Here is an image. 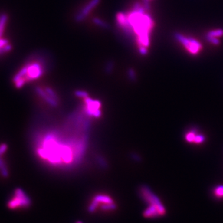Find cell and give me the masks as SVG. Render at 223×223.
Here are the masks:
<instances>
[{"label": "cell", "mask_w": 223, "mask_h": 223, "mask_svg": "<svg viewBox=\"0 0 223 223\" xmlns=\"http://www.w3.org/2000/svg\"><path fill=\"white\" fill-rule=\"evenodd\" d=\"M128 76L131 80L134 81L136 80V74L135 73V71L132 69H130L128 71Z\"/></svg>", "instance_id": "obj_21"}, {"label": "cell", "mask_w": 223, "mask_h": 223, "mask_svg": "<svg viewBox=\"0 0 223 223\" xmlns=\"http://www.w3.org/2000/svg\"><path fill=\"white\" fill-rule=\"evenodd\" d=\"M32 204L31 199L21 188H17L13 192L12 197L8 202L7 206L10 209L28 208Z\"/></svg>", "instance_id": "obj_4"}, {"label": "cell", "mask_w": 223, "mask_h": 223, "mask_svg": "<svg viewBox=\"0 0 223 223\" xmlns=\"http://www.w3.org/2000/svg\"><path fill=\"white\" fill-rule=\"evenodd\" d=\"M0 174L4 178H8L9 175L8 167L5 160L2 158V156L0 157Z\"/></svg>", "instance_id": "obj_12"}, {"label": "cell", "mask_w": 223, "mask_h": 223, "mask_svg": "<svg viewBox=\"0 0 223 223\" xmlns=\"http://www.w3.org/2000/svg\"><path fill=\"white\" fill-rule=\"evenodd\" d=\"M214 195L218 198H223V185H219L216 187L213 190Z\"/></svg>", "instance_id": "obj_17"}, {"label": "cell", "mask_w": 223, "mask_h": 223, "mask_svg": "<svg viewBox=\"0 0 223 223\" xmlns=\"http://www.w3.org/2000/svg\"><path fill=\"white\" fill-rule=\"evenodd\" d=\"M35 93L40 99L50 107L55 108L59 106V96L55 90L50 87L37 86L35 87Z\"/></svg>", "instance_id": "obj_5"}, {"label": "cell", "mask_w": 223, "mask_h": 223, "mask_svg": "<svg viewBox=\"0 0 223 223\" xmlns=\"http://www.w3.org/2000/svg\"><path fill=\"white\" fill-rule=\"evenodd\" d=\"M139 194L141 197L149 205L155 206L158 208L163 216L166 214V209L162 203L151 189L146 185H142L139 188Z\"/></svg>", "instance_id": "obj_6"}, {"label": "cell", "mask_w": 223, "mask_h": 223, "mask_svg": "<svg viewBox=\"0 0 223 223\" xmlns=\"http://www.w3.org/2000/svg\"><path fill=\"white\" fill-rule=\"evenodd\" d=\"M223 35L222 29H216L209 31L207 34V38H217Z\"/></svg>", "instance_id": "obj_14"}, {"label": "cell", "mask_w": 223, "mask_h": 223, "mask_svg": "<svg viewBox=\"0 0 223 223\" xmlns=\"http://www.w3.org/2000/svg\"><path fill=\"white\" fill-rule=\"evenodd\" d=\"M100 0H90V1L81 9V11L76 16V21L80 22L83 21L99 3Z\"/></svg>", "instance_id": "obj_9"}, {"label": "cell", "mask_w": 223, "mask_h": 223, "mask_svg": "<svg viewBox=\"0 0 223 223\" xmlns=\"http://www.w3.org/2000/svg\"><path fill=\"white\" fill-rule=\"evenodd\" d=\"M119 25L127 31L132 30L137 36L140 54L145 55L148 53L149 45V35L154 26L152 18L145 12V9L139 4L135 5L133 11L128 16L120 13L117 15Z\"/></svg>", "instance_id": "obj_2"}, {"label": "cell", "mask_w": 223, "mask_h": 223, "mask_svg": "<svg viewBox=\"0 0 223 223\" xmlns=\"http://www.w3.org/2000/svg\"><path fill=\"white\" fill-rule=\"evenodd\" d=\"M100 209L103 211H112L116 209V205L115 204V203L102 204L100 206Z\"/></svg>", "instance_id": "obj_16"}, {"label": "cell", "mask_w": 223, "mask_h": 223, "mask_svg": "<svg viewBox=\"0 0 223 223\" xmlns=\"http://www.w3.org/2000/svg\"><path fill=\"white\" fill-rule=\"evenodd\" d=\"M9 44V41L6 39H3L0 38V47H3L6 45Z\"/></svg>", "instance_id": "obj_22"}, {"label": "cell", "mask_w": 223, "mask_h": 223, "mask_svg": "<svg viewBox=\"0 0 223 223\" xmlns=\"http://www.w3.org/2000/svg\"><path fill=\"white\" fill-rule=\"evenodd\" d=\"M94 200L97 202L99 205L100 204H106V203H114L113 200L110 197V196L105 194H98L96 195L93 198Z\"/></svg>", "instance_id": "obj_11"}, {"label": "cell", "mask_w": 223, "mask_h": 223, "mask_svg": "<svg viewBox=\"0 0 223 223\" xmlns=\"http://www.w3.org/2000/svg\"><path fill=\"white\" fill-rule=\"evenodd\" d=\"M8 149V146L6 143H2L0 145V157H2Z\"/></svg>", "instance_id": "obj_20"}, {"label": "cell", "mask_w": 223, "mask_h": 223, "mask_svg": "<svg viewBox=\"0 0 223 223\" xmlns=\"http://www.w3.org/2000/svg\"><path fill=\"white\" fill-rule=\"evenodd\" d=\"M82 100L84 104L82 109L84 113L90 119H99L102 115L100 102L89 97V96Z\"/></svg>", "instance_id": "obj_7"}, {"label": "cell", "mask_w": 223, "mask_h": 223, "mask_svg": "<svg viewBox=\"0 0 223 223\" xmlns=\"http://www.w3.org/2000/svg\"><path fill=\"white\" fill-rule=\"evenodd\" d=\"M12 49V46L9 44L3 47H0V54H3L9 51Z\"/></svg>", "instance_id": "obj_19"}, {"label": "cell", "mask_w": 223, "mask_h": 223, "mask_svg": "<svg viewBox=\"0 0 223 223\" xmlns=\"http://www.w3.org/2000/svg\"><path fill=\"white\" fill-rule=\"evenodd\" d=\"M89 120L76 112L67 120L66 129L46 130L35 141L36 155L45 164L70 168L80 162L86 152Z\"/></svg>", "instance_id": "obj_1"}, {"label": "cell", "mask_w": 223, "mask_h": 223, "mask_svg": "<svg viewBox=\"0 0 223 223\" xmlns=\"http://www.w3.org/2000/svg\"><path fill=\"white\" fill-rule=\"evenodd\" d=\"M45 73V68L41 62H29L25 64L12 79L16 88L21 89L28 83L40 78Z\"/></svg>", "instance_id": "obj_3"}, {"label": "cell", "mask_w": 223, "mask_h": 223, "mask_svg": "<svg viewBox=\"0 0 223 223\" xmlns=\"http://www.w3.org/2000/svg\"><path fill=\"white\" fill-rule=\"evenodd\" d=\"M196 135H197V133H196L195 131H189V132L186 133L185 136V139L189 143H194V141Z\"/></svg>", "instance_id": "obj_15"}, {"label": "cell", "mask_w": 223, "mask_h": 223, "mask_svg": "<svg viewBox=\"0 0 223 223\" xmlns=\"http://www.w3.org/2000/svg\"><path fill=\"white\" fill-rule=\"evenodd\" d=\"M113 68V63L112 62H109L107 64V67H106V70L107 71L108 73H110L112 69Z\"/></svg>", "instance_id": "obj_23"}, {"label": "cell", "mask_w": 223, "mask_h": 223, "mask_svg": "<svg viewBox=\"0 0 223 223\" xmlns=\"http://www.w3.org/2000/svg\"><path fill=\"white\" fill-rule=\"evenodd\" d=\"M8 18V17L6 14H2L0 16V38L3 36Z\"/></svg>", "instance_id": "obj_13"}, {"label": "cell", "mask_w": 223, "mask_h": 223, "mask_svg": "<svg viewBox=\"0 0 223 223\" xmlns=\"http://www.w3.org/2000/svg\"><path fill=\"white\" fill-rule=\"evenodd\" d=\"M143 216L145 218H157L163 216V215L159 209L155 206L149 205L143 213Z\"/></svg>", "instance_id": "obj_10"}, {"label": "cell", "mask_w": 223, "mask_h": 223, "mask_svg": "<svg viewBox=\"0 0 223 223\" xmlns=\"http://www.w3.org/2000/svg\"><path fill=\"white\" fill-rule=\"evenodd\" d=\"M94 22L100 26V28H104V29H108L109 28V25L106 22H104L103 21L99 19V18H95L94 19Z\"/></svg>", "instance_id": "obj_18"}, {"label": "cell", "mask_w": 223, "mask_h": 223, "mask_svg": "<svg viewBox=\"0 0 223 223\" xmlns=\"http://www.w3.org/2000/svg\"><path fill=\"white\" fill-rule=\"evenodd\" d=\"M175 38L185 47L189 53L193 55H196L199 54L203 48L200 42L193 38L185 37L180 34H175Z\"/></svg>", "instance_id": "obj_8"}]
</instances>
